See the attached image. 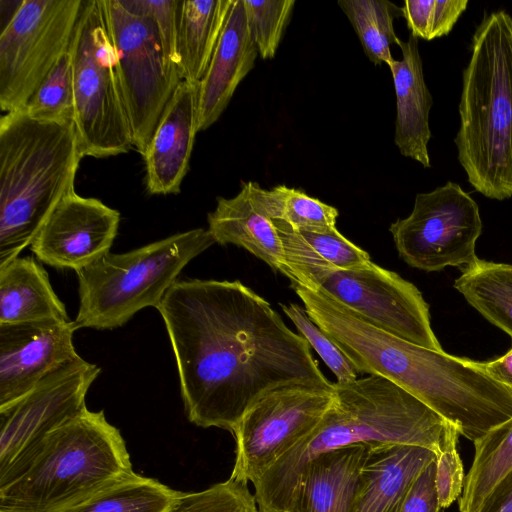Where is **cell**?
<instances>
[{
  "instance_id": "obj_24",
  "label": "cell",
  "mask_w": 512,
  "mask_h": 512,
  "mask_svg": "<svg viewBox=\"0 0 512 512\" xmlns=\"http://www.w3.org/2000/svg\"><path fill=\"white\" fill-rule=\"evenodd\" d=\"M70 320L49 276L31 256L0 266V324Z\"/></svg>"
},
{
  "instance_id": "obj_26",
  "label": "cell",
  "mask_w": 512,
  "mask_h": 512,
  "mask_svg": "<svg viewBox=\"0 0 512 512\" xmlns=\"http://www.w3.org/2000/svg\"><path fill=\"white\" fill-rule=\"evenodd\" d=\"M454 287L485 319L512 338V265L478 259Z\"/></svg>"
},
{
  "instance_id": "obj_38",
  "label": "cell",
  "mask_w": 512,
  "mask_h": 512,
  "mask_svg": "<svg viewBox=\"0 0 512 512\" xmlns=\"http://www.w3.org/2000/svg\"><path fill=\"white\" fill-rule=\"evenodd\" d=\"M467 5V0H434L430 39L449 34L461 14L466 10Z\"/></svg>"
},
{
  "instance_id": "obj_1",
  "label": "cell",
  "mask_w": 512,
  "mask_h": 512,
  "mask_svg": "<svg viewBox=\"0 0 512 512\" xmlns=\"http://www.w3.org/2000/svg\"><path fill=\"white\" fill-rule=\"evenodd\" d=\"M164 321L190 422L233 432L267 392L328 386L310 345L239 280H177L156 308Z\"/></svg>"
},
{
  "instance_id": "obj_15",
  "label": "cell",
  "mask_w": 512,
  "mask_h": 512,
  "mask_svg": "<svg viewBox=\"0 0 512 512\" xmlns=\"http://www.w3.org/2000/svg\"><path fill=\"white\" fill-rule=\"evenodd\" d=\"M120 219L118 210L73 191L49 215L30 250L42 263L78 271L110 252Z\"/></svg>"
},
{
  "instance_id": "obj_27",
  "label": "cell",
  "mask_w": 512,
  "mask_h": 512,
  "mask_svg": "<svg viewBox=\"0 0 512 512\" xmlns=\"http://www.w3.org/2000/svg\"><path fill=\"white\" fill-rule=\"evenodd\" d=\"M473 444L474 458L459 499L460 512H474L512 468V418Z\"/></svg>"
},
{
  "instance_id": "obj_8",
  "label": "cell",
  "mask_w": 512,
  "mask_h": 512,
  "mask_svg": "<svg viewBox=\"0 0 512 512\" xmlns=\"http://www.w3.org/2000/svg\"><path fill=\"white\" fill-rule=\"evenodd\" d=\"M69 54L74 125L82 157L106 158L133 147L101 1L83 0Z\"/></svg>"
},
{
  "instance_id": "obj_20",
  "label": "cell",
  "mask_w": 512,
  "mask_h": 512,
  "mask_svg": "<svg viewBox=\"0 0 512 512\" xmlns=\"http://www.w3.org/2000/svg\"><path fill=\"white\" fill-rule=\"evenodd\" d=\"M435 459L434 451L416 445L369 446L351 512H399L415 479Z\"/></svg>"
},
{
  "instance_id": "obj_37",
  "label": "cell",
  "mask_w": 512,
  "mask_h": 512,
  "mask_svg": "<svg viewBox=\"0 0 512 512\" xmlns=\"http://www.w3.org/2000/svg\"><path fill=\"white\" fill-rule=\"evenodd\" d=\"M436 459L418 475L407 492L399 512H440L436 486Z\"/></svg>"
},
{
  "instance_id": "obj_23",
  "label": "cell",
  "mask_w": 512,
  "mask_h": 512,
  "mask_svg": "<svg viewBox=\"0 0 512 512\" xmlns=\"http://www.w3.org/2000/svg\"><path fill=\"white\" fill-rule=\"evenodd\" d=\"M369 446H346L310 461L300 475L293 508L297 512H351Z\"/></svg>"
},
{
  "instance_id": "obj_14",
  "label": "cell",
  "mask_w": 512,
  "mask_h": 512,
  "mask_svg": "<svg viewBox=\"0 0 512 512\" xmlns=\"http://www.w3.org/2000/svg\"><path fill=\"white\" fill-rule=\"evenodd\" d=\"M319 288L375 327L418 346L443 351L422 293L396 272L370 261L333 272Z\"/></svg>"
},
{
  "instance_id": "obj_22",
  "label": "cell",
  "mask_w": 512,
  "mask_h": 512,
  "mask_svg": "<svg viewBox=\"0 0 512 512\" xmlns=\"http://www.w3.org/2000/svg\"><path fill=\"white\" fill-rule=\"evenodd\" d=\"M280 236L285 270L291 284L317 289L333 272L366 265L369 254L337 229L328 233L298 231L274 220Z\"/></svg>"
},
{
  "instance_id": "obj_3",
  "label": "cell",
  "mask_w": 512,
  "mask_h": 512,
  "mask_svg": "<svg viewBox=\"0 0 512 512\" xmlns=\"http://www.w3.org/2000/svg\"><path fill=\"white\" fill-rule=\"evenodd\" d=\"M333 386V402L318 425L253 484L259 512L293 509L301 473L321 454L363 443L416 445L437 455L460 435L454 425L384 377L369 375Z\"/></svg>"
},
{
  "instance_id": "obj_16",
  "label": "cell",
  "mask_w": 512,
  "mask_h": 512,
  "mask_svg": "<svg viewBox=\"0 0 512 512\" xmlns=\"http://www.w3.org/2000/svg\"><path fill=\"white\" fill-rule=\"evenodd\" d=\"M77 329L71 320L0 324V409L79 356L73 343Z\"/></svg>"
},
{
  "instance_id": "obj_39",
  "label": "cell",
  "mask_w": 512,
  "mask_h": 512,
  "mask_svg": "<svg viewBox=\"0 0 512 512\" xmlns=\"http://www.w3.org/2000/svg\"><path fill=\"white\" fill-rule=\"evenodd\" d=\"M434 0H406L402 15L406 19L411 35L430 41L431 13Z\"/></svg>"
},
{
  "instance_id": "obj_41",
  "label": "cell",
  "mask_w": 512,
  "mask_h": 512,
  "mask_svg": "<svg viewBox=\"0 0 512 512\" xmlns=\"http://www.w3.org/2000/svg\"><path fill=\"white\" fill-rule=\"evenodd\" d=\"M480 363L491 378L512 392V347L503 356Z\"/></svg>"
},
{
  "instance_id": "obj_18",
  "label": "cell",
  "mask_w": 512,
  "mask_h": 512,
  "mask_svg": "<svg viewBox=\"0 0 512 512\" xmlns=\"http://www.w3.org/2000/svg\"><path fill=\"white\" fill-rule=\"evenodd\" d=\"M257 48L242 0H234L197 93V132L212 126L227 108L240 82L253 69Z\"/></svg>"
},
{
  "instance_id": "obj_13",
  "label": "cell",
  "mask_w": 512,
  "mask_h": 512,
  "mask_svg": "<svg viewBox=\"0 0 512 512\" xmlns=\"http://www.w3.org/2000/svg\"><path fill=\"white\" fill-rule=\"evenodd\" d=\"M333 396V383L290 384L264 394L232 432L236 457L230 478L254 484L318 425Z\"/></svg>"
},
{
  "instance_id": "obj_31",
  "label": "cell",
  "mask_w": 512,
  "mask_h": 512,
  "mask_svg": "<svg viewBox=\"0 0 512 512\" xmlns=\"http://www.w3.org/2000/svg\"><path fill=\"white\" fill-rule=\"evenodd\" d=\"M23 110L38 121H74V89L69 51L51 69Z\"/></svg>"
},
{
  "instance_id": "obj_36",
  "label": "cell",
  "mask_w": 512,
  "mask_h": 512,
  "mask_svg": "<svg viewBox=\"0 0 512 512\" xmlns=\"http://www.w3.org/2000/svg\"><path fill=\"white\" fill-rule=\"evenodd\" d=\"M458 437L452 438L436 455L435 486L441 508L449 507L464 487L466 475L457 450Z\"/></svg>"
},
{
  "instance_id": "obj_33",
  "label": "cell",
  "mask_w": 512,
  "mask_h": 512,
  "mask_svg": "<svg viewBox=\"0 0 512 512\" xmlns=\"http://www.w3.org/2000/svg\"><path fill=\"white\" fill-rule=\"evenodd\" d=\"M128 12L149 18L157 31L170 80L182 81L178 55L179 0H119Z\"/></svg>"
},
{
  "instance_id": "obj_32",
  "label": "cell",
  "mask_w": 512,
  "mask_h": 512,
  "mask_svg": "<svg viewBox=\"0 0 512 512\" xmlns=\"http://www.w3.org/2000/svg\"><path fill=\"white\" fill-rule=\"evenodd\" d=\"M252 40L262 59L274 58L295 0H242Z\"/></svg>"
},
{
  "instance_id": "obj_9",
  "label": "cell",
  "mask_w": 512,
  "mask_h": 512,
  "mask_svg": "<svg viewBox=\"0 0 512 512\" xmlns=\"http://www.w3.org/2000/svg\"><path fill=\"white\" fill-rule=\"evenodd\" d=\"M83 0H22L0 33V108L21 110L69 51Z\"/></svg>"
},
{
  "instance_id": "obj_17",
  "label": "cell",
  "mask_w": 512,
  "mask_h": 512,
  "mask_svg": "<svg viewBox=\"0 0 512 512\" xmlns=\"http://www.w3.org/2000/svg\"><path fill=\"white\" fill-rule=\"evenodd\" d=\"M198 84L181 81L174 90L143 156L151 195L178 194L189 170L197 132Z\"/></svg>"
},
{
  "instance_id": "obj_40",
  "label": "cell",
  "mask_w": 512,
  "mask_h": 512,
  "mask_svg": "<svg viewBox=\"0 0 512 512\" xmlns=\"http://www.w3.org/2000/svg\"><path fill=\"white\" fill-rule=\"evenodd\" d=\"M474 512H512V468L496 483Z\"/></svg>"
},
{
  "instance_id": "obj_29",
  "label": "cell",
  "mask_w": 512,
  "mask_h": 512,
  "mask_svg": "<svg viewBox=\"0 0 512 512\" xmlns=\"http://www.w3.org/2000/svg\"><path fill=\"white\" fill-rule=\"evenodd\" d=\"M345 13L359 37L363 50L375 65L394 62L391 45H399L393 21L402 14L401 8L387 0H340Z\"/></svg>"
},
{
  "instance_id": "obj_25",
  "label": "cell",
  "mask_w": 512,
  "mask_h": 512,
  "mask_svg": "<svg viewBox=\"0 0 512 512\" xmlns=\"http://www.w3.org/2000/svg\"><path fill=\"white\" fill-rule=\"evenodd\" d=\"M234 0H179L178 55L182 81L205 75Z\"/></svg>"
},
{
  "instance_id": "obj_7",
  "label": "cell",
  "mask_w": 512,
  "mask_h": 512,
  "mask_svg": "<svg viewBox=\"0 0 512 512\" xmlns=\"http://www.w3.org/2000/svg\"><path fill=\"white\" fill-rule=\"evenodd\" d=\"M215 243L208 229L173 234L125 253L109 252L76 271L77 328L114 329L157 308L182 269Z\"/></svg>"
},
{
  "instance_id": "obj_21",
  "label": "cell",
  "mask_w": 512,
  "mask_h": 512,
  "mask_svg": "<svg viewBox=\"0 0 512 512\" xmlns=\"http://www.w3.org/2000/svg\"><path fill=\"white\" fill-rule=\"evenodd\" d=\"M398 46L402 58L388 66L396 95L394 141L401 155L430 168L429 113L433 100L424 79L418 38L410 34L407 41H400Z\"/></svg>"
},
{
  "instance_id": "obj_5",
  "label": "cell",
  "mask_w": 512,
  "mask_h": 512,
  "mask_svg": "<svg viewBox=\"0 0 512 512\" xmlns=\"http://www.w3.org/2000/svg\"><path fill=\"white\" fill-rule=\"evenodd\" d=\"M458 160L473 188L487 198L512 196V17L486 14L472 37L463 71Z\"/></svg>"
},
{
  "instance_id": "obj_2",
  "label": "cell",
  "mask_w": 512,
  "mask_h": 512,
  "mask_svg": "<svg viewBox=\"0 0 512 512\" xmlns=\"http://www.w3.org/2000/svg\"><path fill=\"white\" fill-rule=\"evenodd\" d=\"M311 320L359 372L384 377L475 442L512 418V392L481 363L427 349L368 323L326 291L291 284Z\"/></svg>"
},
{
  "instance_id": "obj_19",
  "label": "cell",
  "mask_w": 512,
  "mask_h": 512,
  "mask_svg": "<svg viewBox=\"0 0 512 512\" xmlns=\"http://www.w3.org/2000/svg\"><path fill=\"white\" fill-rule=\"evenodd\" d=\"M257 182H243L232 198H217L208 213V230L215 243L246 249L270 268L284 274L283 246L274 220L266 212Z\"/></svg>"
},
{
  "instance_id": "obj_35",
  "label": "cell",
  "mask_w": 512,
  "mask_h": 512,
  "mask_svg": "<svg viewBox=\"0 0 512 512\" xmlns=\"http://www.w3.org/2000/svg\"><path fill=\"white\" fill-rule=\"evenodd\" d=\"M284 314L292 321L310 347L321 357L335 375L338 383H347L358 378L359 371L341 351L336 343L308 316L304 307L296 303L280 304Z\"/></svg>"
},
{
  "instance_id": "obj_34",
  "label": "cell",
  "mask_w": 512,
  "mask_h": 512,
  "mask_svg": "<svg viewBox=\"0 0 512 512\" xmlns=\"http://www.w3.org/2000/svg\"><path fill=\"white\" fill-rule=\"evenodd\" d=\"M168 512H259L248 483L229 478L203 491L181 493Z\"/></svg>"
},
{
  "instance_id": "obj_12",
  "label": "cell",
  "mask_w": 512,
  "mask_h": 512,
  "mask_svg": "<svg viewBox=\"0 0 512 512\" xmlns=\"http://www.w3.org/2000/svg\"><path fill=\"white\" fill-rule=\"evenodd\" d=\"M389 231L399 256L419 270L452 266L463 272L479 259L475 253L482 232L479 207L451 181L418 193L411 213L393 222Z\"/></svg>"
},
{
  "instance_id": "obj_28",
  "label": "cell",
  "mask_w": 512,
  "mask_h": 512,
  "mask_svg": "<svg viewBox=\"0 0 512 512\" xmlns=\"http://www.w3.org/2000/svg\"><path fill=\"white\" fill-rule=\"evenodd\" d=\"M180 494L133 472L65 512H168Z\"/></svg>"
},
{
  "instance_id": "obj_11",
  "label": "cell",
  "mask_w": 512,
  "mask_h": 512,
  "mask_svg": "<svg viewBox=\"0 0 512 512\" xmlns=\"http://www.w3.org/2000/svg\"><path fill=\"white\" fill-rule=\"evenodd\" d=\"M132 144L142 157L176 86L170 80L153 22L100 0Z\"/></svg>"
},
{
  "instance_id": "obj_4",
  "label": "cell",
  "mask_w": 512,
  "mask_h": 512,
  "mask_svg": "<svg viewBox=\"0 0 512 512\" xmlns=\"http://www.w3.org/2000/svg\"><path fill=\"white\" fill-rule=\"evenodd\" d=\"M75 125L38 121L21 109L0 119V266L19 257L75 191L82 160Z\"/></svg>"
},
{
  "instance_id": "obj_6",
  "label": "cell",
  "mask_w": 512,
  "mask_h": 512,
  "mask_svg": "<svg viewBox=\"0 0 512 512\" xmlns=\"http://www.w3.org/2000/svg\"><path fill=\"white\" fill-rule=\"evenodd\" d=\"M133 473L120 431L87 408L45 440L28 469L0 489V512H65Z\"/></svg>"
},
{
  "instance_id": "obj_42",
  "label": "cell",
  "mask_w": 512,
  "mask_h": 512,
  "mask_svg": "<svg viewBox=\"0 0 512 512\" xmlns=\"http://www.w3.org/2000/svg\"><path fill=\"white\" fill-rule=\"evenodd\" d=\"M288 512H297V510L295 508L291 509L290 511Z\"/></svg>"
},
{
  "instance_id": "obj_10",
  "label": "cell",
  "mask_w": 512,
  "mask_h": 512,
  "mask_svg": "<svg viewBox=\"0 0 512 512\" xmlns=\"http://www.w3.org/2000/svg\"><path fill=\"white\" fill-rule=\"evenodd\" d=\"M100 371L78 356L0 409V489L28 469L53 431L87 408L86 394Z\"/></svg>"
},
{
  "instance_id": "obj_30",
  "label": "cell",
  "mask_w": 512,
  "mask_h": 512,
  "mask_svg": "<svg viewBox=\"0 0 512 512\" xmlns=\"http://www.w3.org/2000/svg\"><path fill=\"white\" fill-rule=\"evenodd\" d=\"M261 202L272 220L282 221L295 230L328 233L336 230L338 210L301 190L278 185L261 188Z\"/></svg>"
}]
</instances>
